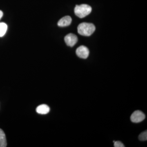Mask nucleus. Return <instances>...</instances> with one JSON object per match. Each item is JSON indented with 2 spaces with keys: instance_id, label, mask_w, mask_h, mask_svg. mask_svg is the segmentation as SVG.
<instances>
[{
  "instance_id": "8",
  "label": "nucleus",
  "mask_w": 147,
  "mask_h": 147,
  "mask_svg": "<svg viewBox=\"0 0 147 147\" xmlns=\"http://www.w3.org/2000/svg\"><path fill=\"white\" fill-rule=\"evenodd\" d=\"M7 146L5 134L2 129H0V147H6Z\"/></svg>"
},
{
  "instance_id": "10",
  "label": "nucleus",
  "mask_w": 147,
  "mask_h": 147,
  "mask_svg": "<svg viewBox=\"0 0 147 147\" xmlns=\"http://www.w3.org/2000/svg\"><path fill=\"white\" fill-rule=\"evenodd\" d=\"M139 139L141 141H146L147 140V131H146L142 132L139 136Z\"/></svg>"
},
{
  "instance_id": "3",
  "label": "nucleus",
  "mask_w": 147,
  "mask_h": 147,
  "mask_svg": "<svg viewBox=\"0 0 147 147\" xmlns=\"http://www.w3.org/2000/svg\"><path fill=\"white\" fill-rule=\"evenodd\" d=\"M146 118L145 114L140 110H136L131 114L130 119L134 123H138L144 121Z\"/></svg>"
},
{
  "instance_id": "2",
  "label": "nucleus",
  "mask_w": 147,
  "mask_h": 147,
  "mask_svg": "<svg viewBox=\"0 0 147 147\" xmlns=\"http://www.w3.org/2000/svg\"><path fill=\"white\" fill-rule=\"evenodd\" d=\"M91 7L87 4L76 5L74 8V13L80 18H83L89 15L91 12Z\"/></svg>"
},
{
  "instance_id": "1",
  "label": "nucleus",
  "mask_w": 147,
  "mask_h": 147,
  "mask_svg": "<svg viewBox=\"0 0 147 147\" xmlns=\"http://www.w3.org/2000/svg\"><path fill=\"white\" fill-rule=\"evenodd\" d=\"M95 29L94 25L91 23H82L79 24L77 28L79 34L86 36L91 35L94 32Z\"/></svg>"
},
{
  "instance_id": "9",
  "label": "nucleus",
  "mask_w": 147,
  "mask_h": 147,
  "mask_svg": "<svg viewBox=\"0 0 147 147\" xmlns=\"http://www.w3.org/2000/svg\"><path fill=\"white\" fill-rule=\"evenodd\" d=\"M7 26L4 23H0V37H3L5 35L7 31Z\"/></svg>"
},
{
  "instance_id": "4",
  "label": "nucleus",
  "mask_w": 147,
  "mask_h": 147,
  "mask_svg": "<svg viewBox=\"0 0 147 147\" xmlns=\"http://www.w3.org/2000/svg\"><path fill=\"white\" fill-rule=\"evenodd\" d=\"M89 50L86 46L82 45L76 49V54L79 58L86 59L89 55Z\"/></svg>"
},
{
  "instance_id": "5",
  "label": "nucleus",
  "mask_w": 147,
  "mask_h": 147,
  "mask_svg": "<svg viewBox=\"0 0 147 147\" xmlns=\"http://www.w3.org/2000/svg\"><path fill=\"white\" fill-rule=\"evenodd\" d=\"M66 44L70 47H73L78 41V38L76 35L70 33L67 35L64 38Z\"/></svg>"
},
{
  "instance_id": "6",
  "label": "nucleus",
  "mask_w": 147,
  "mask_h": 147,
  "mask_svg": "<svg viewBox=\"0 0 147 147\" xmlns=\"http://www.w3.org/2000/svg\"><path fill=\"white\" fill-rule=\"evenodd\" d=\"M72 19L71 17L67 16L63 17L58 22V26L59 27H64L68 26L71 24Z\"/></svg>"
},
{
  "instance_id": "7",
  "label": "nucleus",
  "mask_w": 147,
  "mask_h": 147,
  "mask_svg": "<svg viewBox=\"0 0 147 147\" xmlns=\"http://www.w3.org/2000/svg\"><path fill=\"white\" fill-rule=\"evenodd\" d=\"M50 111V107L45 104L40 105L36 108L37 113L41 115H46L49 113Z\"/></svg>"
},
{
  "instance_id": "11",
  "label": "nucleus",
  "mask_w": 147,
  "mask_h": 147,
  "mask_svg": "<svg viewBox=\"0 0 147 147\" xmlns=\"http://www.w3.org/2000/svg\"><path fill=\"white\" fill-rule=\"evenodd\" d=\"M114 143V147H124L125 146H124L122 142H119V141H117V142H115Z\"/></svg>"
},
{
  "instance_id": "12",
  "label": "nucleus",
  "mask_w": 147,
  "mask_h": 147,
  "mask_svg": "<svg viewBox=\"0 0 147 147\" xmlns=\"http://www.w3.org/2000/svg\"><path fill=\"white\" fill-rule=\"evenodd\" d=\"M3 16V12L2 11L0 10V19Z\"/></svg>"
}]
</instances>
